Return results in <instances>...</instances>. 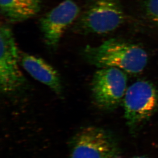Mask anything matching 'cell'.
I'll return each instance as SVG.
<instances>
[{"mask_svg":"<svg viewBox=\"0 0 158 158\" xmlns=\"http://www.w3.org/2000/svg\"><path fill=\"white\" fill-rule=\"evenodd\" d=\"M42 0H0L2 15L11 23L22 22L40 10Z\"/></svg>","mask_w":158,"mask_h":158,"instance_id":"cell-9","label":"cell"},{"mask_svg":"<svg viewBox=\"0 0 158 158\" xmlns=\"http://www.w3.org/2000/svg\"><path fill=\"white\" fill-rule=\"evenodd\" d=\"M123 103L127 127L134 134L158 109V89L149 81L138 80L128 87Z\"/></svg>","mask_w":158,"mask_h":158,"instance_id":"cell-3","label":"cell"},{"mask_svg":"<svg viewBox=\"0 0 158 158\" xmlns=\"http://www.w3.org/2000/svg\"><path fill=\"white\" fill-rule=\"evenodd\" d=\"M81 14V9L73 0H64L40 19V28L47 46L56 49L67 29Z\"/></svg>","mask_w":158,"mask_h":158,"instance_id":"cell-7","label":"cell"},{"mask_svg":"<svg viewBox=\"0 0 158 158\" xmlns=\"http://www.w3.org/2000/svg\"><path fill=\"white\" fill-rule=\"evenodd\" d=\"M127 88V73L116 68H99L91 82L94 103L106 111L114 110L123 103Z\"/></svg>","mask_w":158,"mask_h":158,"instance_id":"cell-5","label":"cell"},{"mask_svg":"<svg viewBox=\"0 0 158 158\" xmlns=\"http://www.w3.org/2000/svg\"><path fill=\"white\" fill-rule=\"evenodd\" d=\"M69 158H117L119 148L113 136L99 127L89 126L73 136Z\"/></svg>","mask_w":158,"mask_h":158,"instance_id":"cell-4","label":"cell"},{"mask_svg":"<svg viewBox=\"0 0 158 158\" xmlns=\"http://www.w3.org/2000/svg\"><path fill=\"white\" fill-rule=\"evenodd\" d=\"M144 7L148 18L158 27V0H146Z\"/></svg>","mask_w":158,"mask_h":158,"instance_id":"cell-10","label":"cell"},{"mask_svg":"<svg viewBox=\"0 0 158 158\" xmlns=\"http://www.w3.org/2000/svg\"><path fill=\"white\" fill-rule=\"evenodd\" d=\"M125 19L120 0H94L79 15L74 29L81 35H103L116 30Z\"/></svg>","mask_w":158,"mask_h":158,"instance_id":"cell-2","label":"cell"},{"mask_svg":"<svg viewBox=\"0 0 158 158\" xmlns=\"http://www.w3.org/2000/svg\"><path fill=\"white\" fill-rule=\"evenodd\" d=\"M82 55L88 63L98 68H116L133 75L143 71L148 60V53L140 46L115 38L96 46H87Z\"/></svg>","mask_w":158,"mask_h":158,"instance_id":"cell-1","label":"cell"},{"mask_svg":"<svg viewBox=\"0 0 158 158\" xmlns=\"http://www.w3.org/2000/svg\"><path fill=\"white\" fill-rule=\"evenodd\" d=\"M20 63L34 79L47 86L57 95H63V85L59 73L45 60L29 54L23 53L20 55Z\"/></svg>","mask_w":158,"mask_h":158,"instance_id":"cell-8","label":"cell"},{"mask_svg":"<svg viewBox=\"0 0 158 158\" xmlns=\"http://www.w3.org/2000/svg\"><path fill=\"white\" fill-rule=\"evenodd\" d=\"M20 55L10 28H0V89L5 94L16 92L25 82L19 68Z\"/></svg>","mask_w":158,"mask_h":158,"instance_id":"cell-6","label":"cell"},{"mask_svg":"<svg viewBox=\"0 0 158 158\" xmlns=\"http://www.w3.org/2000/svg\"><path fill=\"white\" fill-rule=\"evenodd\" d=\"M131 158H151L150 157L145 156H135Z\"/></svg>","mask_w":158,"mask_h":158,"instance_id":"cell-11","label":"cell"}]
</instances>
